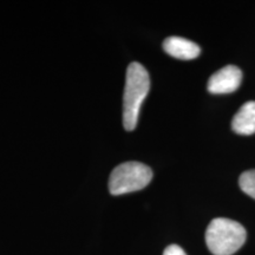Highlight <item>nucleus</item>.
<instances>
[{
  "label": "nucleus",
  "instance_id": "f257e3e1",
  "mask_svg": "<svg viewBox=\"0 0 255 255\" xmlns=\"http://www.w3.org/2000/svg\"><path fill=\"white\" fill-rule=\"evenodd\" d=\"M150 90V78L145 68L139 63L128 66L126 88L123 95V126L127 131H131L138 122L142 103Z\"/></svg>",
  "mask_w": 255,
  "mask_h": 255
},
{
  "label": "nucleus",
  "instance_id": "f03ea898",
  "mask_svg": "<svg viewBox=\"0 0 255 255\" xmlns=\"http://www.w3.org/2000/svg\"><path fill=\"white\" fill-rule=\"evenodd\" d=\"M247 233L240 223L218 218L209 223L206 231V244L214 255H232L246 242Z\"/></svg>",
  "mask_w": 255,
  "mask_h": 255
},
{
  "label": "nucleus",
  "instance_id": "7ed1b4c3",
  "mask_svg": "<svg viewBox=\"0 0 255 255\" xmlns=\"http://www.w3.org/2000/svg\"><path fill=\"white\" fill-rule=\"evenodd\" d=\"M152 180V170L139 162H127L117 165L109 178V190L113 195H124L142 190Z\"/></svg>",
  "mask_w": 255,
  "mask_h": 255
},
{
  "label": "nucleus",
  "instance_id": "20e7f679",
  "mask_svg": "<svg viewBox=\"0 0 255 255\" xmlns=\"http://www.w3.org/2000/svg\"><path fill=\"white\" fill-rule=\"evenodd\" d=\"M242 82V71L235 65H227L209 78L207 89L210 94L222 95L237 91Z\"/></svg>",
  "mask_w": 255,
  "mask_h": 255
},
{
  "label": "nucleus",
  "instance_id": "39448f33",
  "mask_svg": "<svg viewBox=\"0 0 255 255\" xmlns=\"http://www.w3.org/2000/svg\"><path fill=\"white\" fill-rule=\"evenodd\" d=\"M163 49L169 56L181 60H191L200 56L201 49L194 41L181 37H169L163 41Z\"/></svg>",
  "mask_w": 255,
  "mask_h": 255
},
{
  "label": "nucleus",
  "instance_id": "423d86ee",
  "mask_svg": "<svg viewBox=\"0 0 255 255\" xmlns=\"http://www.w3.org/2000/svg\"><path fill=\"white\" fill-rule=\"evenodd\" d=\"M232 128L238 135L250 136L255 133V102L245 103L232 121Z\"/></svg>",
  "mask_w": 255,
  "mask_h": 255
},
{
  "label": "nucleus",
  "instance_id": "0eeeda50",
  "mask_svg": "<svg viewBox=\"0 0 255 255\" xmlns=\"http://www.w3.org/2000/svg\"><path fill=\"white\" fill-rule=\"evenodd\" d=\"M239 186L245 194L255 200V170H248L242 173L239 178Z\"/></svg>",
  "mask_w": 255,
  "mask_h": 255
},
{
  "label": "nucleus",
  "instance_id": "6e6552de",
  "mask_svg": "<svg viewBox=\"0 0 255 255\" xmlns=\"http://www.w3.org/2000/svg\"><path fill=\"white\" fill-rule=\"evenodd\" d=\"M163 255H187L186 252H184L182 248L177 245H170L165 248Z\"/></svg>",
  "mask_w": 255,
  "mask_h": 255
}]
</instances>
